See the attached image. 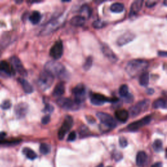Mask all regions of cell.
Instances as JSON below:
<instances>
[{
	"mask_svg": "<svg viewBox=\"0 0 167 167\" xmlns=\"http://www.w3.org/2000/svg\"><path fill=\"white\" fill-rule=\"evenodd\" d=\"M148 67V62L143 59H133L129 62L125 67V71L131 77H135Z\"/></svg>",
	"mask_w": 167,
	"mask_h": 167,
	"instance_id": "1",
	"label": "cell"
},
{
	"mask_svg": "<svg viewBox=\"0 0 167 167\" xmlns=\"http://www.w3.org/2000/svg\"><path fill=\"white\" fill-rule=\"evenodd\" d=\"M44 70L54 77H58L60 79L68 78V73L65 67L62 63L55 61H50L46 63L44 66Z\"/></svg>",
	"mask_w": 167,
	"mask_h": 167,
	"instance_id": "2",
	"label": "cell"
},
{
	"mask_svg": "<svg viewBox=\"0 0 167 167\" xmlns=\"http://www.w3.org/2000/svg\"><path fill=\"white\" fill-rule=\"evenodd\" d=\"M54 81V77L50 74L49 72L44 70L40 74L37 84L40 89L43 91H46L52 86Z\"/></svg>",
	"mask_w": 167,
	"mask_h": 167,
	"instance_id": "3",
	"label": "cell"
},
{
	"mask_svg": "<svg viewBox=\"0 0 167 167\" xmlns=\"http://www.w3.org/2000/svg\"><path fill=\"white\" fill-rule=\"evenodd\" d=\"M150 104V101L148 99H145L139 101L135 105L131 106L129 109V113L132 117L138 116L140 114L148 110Z\"/></svg>",
	"mask_w": 167,
	"mask_h": 167,
	"instance_id": "4",
	"label": "cell"
},
{
	"mask_svg": "<svg viewBox=\"0 0 167 167\" xmlns=\"http://www.w3.org/2000/svg\"><path fill=\"white\" fill-rule=\"evenodd\" d=\"M64 20H65L64 16L62 15L59 16L58 18L52 20V21H50V22H49L47 24H46L43 30L41 31V35H49V33L58 29L59 26L64 22Z\"/></svg>",
	"mask_w": 167,
	"mask_h": 167,
	"instance_id": "5",
	"label": "cell"
},
{
	"mask_svg": "<svg viewBox=\"0 0 167 167\" xmlns=\"http://www.w3.org/2000/svg\"><path fill=\"white\" fill-rule=\"evenodd\" d=\"M57 104L64 110H77L79 109L81 104H78L75 101H72L68 98H59L57 100Z\"/></svg>",
	"mask_w": 167,
	"mask_h": 167,
	"instance_id": "6",
	"label": "cell"
},
{
	"mask_svg": "<svg viewBox=\"0 0 167 167\" xmlns=\"http://www.w3.org/2000/svg\"><path fill=\"white\" fill-rule=\"evenodd\" d=\"M97 117L104 126L107 127L110 129H114L116 127L117 123L115 119L107 113L104 112H97Z\"/></svg>",
	"mask_w": 167,
	"mask_h": 167,
	"instance_id": "7",
	"label": "cell"
},
{
	"mask_svg": "<svg viewBox=\"0 0 167 167\" xmlns=\"http://www.w3.org/2000/svg\"><path fill=\"white\" fill-rule=\"evenodd\" d=\"M72 94L75 96V101L81 104L85 101L86 91L84 84H79L72 89Z\"/></svg>",
	"mask_w": 167,
	"mask_h": 167,
	"instance_id": "8",
	"label": "cell"
},
{
	"mask_svg": "<svg viewBox=\"0 0 167 167\" xmlns=\"http://www.w3.org/2000/svg\"><path fill=\"white\" fill-rule=\"evenodd\" d=\"M91 103L93 105L96 106H101L104 104L105 103L110 102V103H115L118 101V99H110L105 97L102 94H99V93H93L91 95L90 97Z\"/></svg>",
	"mask_w": 167,
	"mask_h": 167,
	"instance_id": "9",
	"label": "cell"
},
{
	"mask_svg": "<svg viewBox=\"0 0 167 167\" xmlns=\"http://www.w3.org/2000/svg\"><path fill=\"white\" fill-rule=\"evenodd\" d=\"M73 125V119L70 116H67L64 119V122L59 129L58 132V138L59 140H63L67 133L72 128Z\"/></svg>",
	"mask_w": 167,
	"mask_h": 167,
	"instance_id": "10",
	"label": "cell"
},
{
	"mask_svg": "<svg viewBox=\"0 0 167 167\" xmlns=\"http://www.w3.org/2000/svg\"><path fill=\"white\" fill-rule=\"evenodd\" d=\"M151 121V116H146L141 119H139L138 121L130 123L128 126V129L130 131H136L140 128H143L144 126L149 124Z\"/></svg>",
	"mask_w": 167,
	"mask_h": 167,
	"instance_id": "11",
	"label": "cell"
},
{
	"mask_svg": "<svg viewBox=\"0 0 167 167\" xmlns=\"http://www.w3.org/2000/svg\"><path fill=\"white\" fill-rule=\"evenodd\" d=\"M63 54V46L61 41H56L52 46L50 50V55L52 58L57 60L62 58Z\"/></svg>",
	"mask_w": 167,
	"mask_h": 167,
	"instance_id": "12",
	"label": "cell"
},
{
	"mask_svg": "<svg viewBox=\"0 0 167 167\" xmlns=\"http://www.w3.org/2000/svg\"><path fill=\"white\" fill-rule=\"evenodd\" d=\"M11 62L12 64V67L20 75L23 77L27 76V71L25 69L24 67L23 66L22 62L16 56H12L11 58Z\"/></svg>",
	"mask_w": 167,
	"mask_h": 167,
	"instance_id": "13",
	"label": "cell"
},
{
	"mask_svg": "<svg viewBox=\"0 0 167 167\" xmlns=\"http://www.w3.org/2000/svg\"><path fill=\"white\" fill-rule=\"evenodd\" d=\"M29 106L27 103H21L18 104L15 108V114L18 119L24 118L28 112Z\"/></svg>",
	"mask_w": 167,
	"mask_h": 167,
	"instance_id": "14",
	"label": "cell"
},
{
	"mask_svg": "<svg viewBox=\"0 0 167 167\" xmlns=\"http://www.w3.org/2000/svg\"><path fill=\"white\" fill-rule=\"evenodd\" d=\"M135 37L136 36L133 33L126 32L118 38L117 41V44L119 46H124L133 41V40L135 39Z\"/></svg>",
	"mask_w": 167,
	"mask_h": 167,
	"instance_id": "15",
	"label": "cell"
},
{
	"mask_svg": "<svg viewBox=\"0 0 167 167\" xmlns=\"http://www.w3.org/2000/svg\"><path fill=\"white\" fill-rule=\"evenodd\" d=\"M102 52L103 53V54L107 58L110 62H113V63H115L118 61V58L116 56V55L114 53V52L111 50V49L109 47V46L106 44H104L103 46H102Z\"/></svg>",
	"mask_w": 167,
	"mask_h": 167,
	"instance_id": "16",
	"label": "cell"
},
{
	"mask_svg": "<svg viewBox=\"0 0 167 167\" xmlns=\"http://www.w3.org/2000/svg\"><path fill=\"white\" fill-rule=\"evenodd\" d=\"M143 3L144 2L141 1V0H137V1H135L132 3L129 13L130 18L134 17L138 15V13L142 7Z\"/></svg>",
	"mask_w": 167,
	"mask_h": 167,
	"instance_id": "17",
	"label": "cell"
},
{
	"mask_svg": "<svg viewBox=\"0 0 167 167\" xmlns=\"http://www.w3.org/2000/svg\"><path fill=\"white\" fill-rule=\"evenodd\" d=\"M148 161V155H147L146 153L140 151H139L136 157V163L138 166L139 167H143L146 165Z\"/></svg>",
	"mask_w": 167,
	"mask_h": 167,
	"instance_id": "18",
	"label": "cell"
},
{
	"mask_svg": "<svg viewBox=\"0 0 167 167\" xmlns=\"http://www.w3.org/2000/svg\"><path fill=\"white\" fill-rule=\"evenodd\" d=\"M0 72H5L9 76H11L15 72L12 65L5 61L0 62Z\"/></svg>",
	"mask_w": 167,
	"mask_h": 167,
	"instance_id": "19",
	"label": "cell"
},
{
	"mask_svg": "<svg viewBox=\"0 0 167 167\" xmlns=\"http://www.w3.org/2000/svg\"><path fill=\"white\" fill-rule=\"evenodd\" d=\"M116 118L119 122L125 123L127 122L129 117V112L125 110H118L115 112Z\"/></svg>",
	"mask_w": 167,
	"mask_h": 167,
	"instance_id": "20",
	"label": "cell"
},
{
	"mask_svg": "<svg viewBox=\"0 0 167 167\" xmlns=\"http://www.w3.org/2000/svg\"><path fill=\"white\" fill-rule=\"evenodd\" d=\"M65 91V87L64 83L59 82L56 86L54 89V91H53L52 95L55 97H59L64 94Z\"/></svg>",
	"mask_w": 167,
	"mask_h": 167,
	"instance_id": "21",
	"label": "cell"
},
{
	"mask_svg": "<svg viewBox=\"0 0 167 167\" xmlns=\"http://www.w3.org/2000/svg\"><path fill=\"white\" fill-rule=\"evenodd\" d=\"M18 82L22 86V88L24 91H25V93L30 94V93H31L33 92V86L30 84L28 81H26V80H25L24 78H19Z\"/></svg>",
	"mask_w": 167,
	"mask_h": 167,
	"instance_id": "22",
	"label": "cell"
},
{
	"mask_svg": "<svg viewBox=\"0 0 167 167\" xmlns=\"http://www.w3.org/2000/svg\"><path fill=\"white\" fill-rule=\"evenodd\" d=\"M85 18L82 16H75L71 18L70 24L76 27H81L85 24Z\"/></svg>",
	"mask_w": 167,
	"mask_h": 167,
	"instance_id": "23",
	"label": "cell"
},
{
	"mask_svg": "<svg viewBox=\"0 0 167 167\" xmlns=\"http://www.w3.org/2000/svg\"><path fill=\"white\" fill-rule=\"evenodd\" d=\"M41 18H42V16L41 13H40L39 11H33L31 13V15L29 17V20L33 24L35 25L40 22V21H41Z\"/></svg>",
	"mask_w": 167,
	"mask_h": 167,
	"instance_id": "24",
	"label": "cell"
},
{
	"mask_svg": "<svg viewBox=\"0 0 167 167\" xmlns=\"http://www.w3.org/2000/svg\"><path fill=\"white\" fill-rule=\"evenodd\" d=\"M23 154L30 160H34L37 157L36 153L29 148H24L22 150Z\"/></svg>",
	"mask_w": 167,
	"mask_h": 167,
	"instance_id": "25",
	"label": "cell"
},
{
	"mask_svg": "<svg viewBox=\"0 0 167 167\" xmlns=\"http://www.w3.org/2000/svg\"><path fill=\"white\" fill-rule=\"evenodd\" d=\"M110 11L112 12L115 13H120L124 11V5L122 3H114L111 5Z\"/></svg>",
	"mask_w": 167,
	"mask_h": 167,
	"instance_id": "26",
	"label": "cell"
},
{
	"mask_svg": "<svg viewBox=\"0 0 167 167\" xmlns=\"http://www.w3.org/2000/svg\"><path fill=\"white\" fill-rule=\"evenodd\" d=\"M150 81V75L148 72H143L142 74L140 76L139 82L142 86L146 87L148 85Z\"/></svg>",
	"mask_w": 167,
	"mask_h": 167,
	"instance_id": "27",
	"label": "cell"
},
{
	"mask_svg": "<svg viewBox=\"0 0 167 167\" xmlns=\"http://www.w3.org/2000/svg\"><path fill=\"white\" fill-rule=\"evenodd\" d=\"M153 107L154 109H166V103L163 99H159L153 103Z\"/></svg>",
	"mask_w": 167,
	"mask_h": 167,
	"instance_id": "28",
	"label": "cell"
},
{
	"mask_svg": "<svg viewBox=\"0 0 167 167\" xmlns=\"http://www.w3.org/2000/svg\"><path fill=\"white\" fill-rule=\"evenodd\" d=\"M119 94L123 99L125 98L128 96L129 94L128 86L126 84H123L120 86V88L119 89Z\"/></svg>",
	"mask_w": 167,
	"mask_h": 167,
	"instance_id": "29",
	"label": "cell"
},
{
	"mask_svg": "<svg viewBox=\"0 0 167 167\" xmlns=\"http://www.w3.org/2000/svg\"><path fill=\"white\" fill-rule=\"evenodd\" d=\"M39 151L43 155H47L51 151V147L49 144L43 143L40 145Z\"/></svg>",
	"mask_w": 167,
	"mask_h": 167,
	"instance_id": "30",
	"label": "cell"
},
{
	"mask_svg": "<svg viewBox=\"0 0 167 167\" xmlns=\"http://www.w3.org/2000/svg\"><path fill=\"white\" fill-rule=\"evenodd\" d=\"M91 8L88 5H83L81 9V11H80V12L81 13V14H82L84 16L83 17L84 18V16H86L89 18L91 14Z\"/></svg>",
	"mask_w": 167,
	"mask_h": 167,
	"instance_id": "31",
	"label": "cell"
},
{
	"mask_svg": "<svg viewBox=\"0 0 167 167\" xmlns=\"http://www.w3.org/2000/svg\"><path fill=\"white\" fill-rule=\"evenodd\" d=\"M153 148L155 152H161L163 150V142L160 139L155 140L153 144Z\"/></svg>",
	"mask_w": 167,
	"mask_h": 167,
	"instance_id": "32",
	"label": "cell"
},
{
	"mask_svg": "<svg viewBox=\"0 0 167 167\" xmlns=\"http://www.w3.org/2000/svg\"><path fill=\"white\" fill-rule=\"evenodd\" d=\"M92 65H93V58L92 57L90 56L87 58L86 61L83 65V68L85 71H89L92 67Z\"/></svg>",
	"mask_w": 167,
	"mask_h": 167,
	"instance_id": "33",
	"label": "cell"
},
{
	"mask_svg": "<svg viewBox=\"0 0 167 167\" xmlns=\"http://www.w3.org/2000/svg\"><path fill=\"white\" fill-rule=\"evenodd\" d=\"M106 24L104 22L101 21V20H98V21H94L93 23V27L95 29H101L103 27H104Z\"/></svg>",
	"mask_w": 167,
	"mask_h": 167,
	"instance_id": "34",
	"label": "cell"
},
{
	"mask_svg": "<svg viewBox=\"0 0 167 167\" xmlns=\"http://www.w3.org/2000/svg\"><path fill=\"white\" fill-rule=\"evenodd\" d=\"M119 146H121L122 148H126V147L128 146V140H127V139L125 137H120L119 138Z\"/></svg>",
	"mask_w": 167,
	"mask_h": 167,
	"instance_id": "35",
	"label": "cell"
},
{
	"mask_svg": "<svg viewBox=\"0 0 167 167\" xmlns=\"http://www.w3.org/2000/svg\"><path fill=\"white\" fill-rule=\"evenodd\" d=\"M54 108L52 105H51L50 104H46L45 107L43 109V112L44 113H46V114H47V113L50 114V113L53 112V111H54Z\"/></svg>",
	"mask_w": 167,
	"mask_h": 167,
	"instance_id": "36",
	"label": "cell"
},
{
	"mask_svg": "<svg viewBox=\"0 0 167 167\" xmlns=\"http://www.w3.org/2000/svg\"><path fill=\"white\" fill-rule=\"evenodd\" d=\"M11 104H12L9 100H6V101H4L2 103V105H1V107L3 110H8L11 107Z\"/></svg>",
	"mask_w": 167,
	"mask_h": 167,
	"instance_id": "37",
	"label": "cell"
},
{
	"mask_svg": "<svg viewBox=\"0 0 167 167\" xmlns=\"http://www.w3.org/2000/svg\"><path fill=\"white\" fill-rule=\"evenodd\" d=\"M113 156H114V159L116 161H120V160H122V159L123 158L122 153L121 152H119L117 151L114 152V153L113 154Z\"/></svg>",
	"mask_w": 167,
	"mask_h": 167,
	"instance_id": "38",
	"label": "cell"
},
{
	"mask_svg": "<svg viewBox=\"0 0 167 167\" xmlns=\"http://www.w3.org/2000/svg\"><path fill=\"white\" fill-rule=\"evenodd\" d=\"M77 138V133L75 131H72L68 136L67 141L69 142H73L75 141Z\"/></svg>",
	"mask_w": 167,
	"mask_h": 167,
	"instance_id": "39",
	"label": "cell"
},
{
	"mask_svg": "<svg viewBox=\"0 0 167 167\" xmlns=\"http://www.w3.org/2000/svg\"><path fill=\"white\" fill-rule=\"evenodd\" d=\"M50 122V116L49 115H46L41 119V122L43 125L48 124Z\"/></svg>",
	"mask_w": 167,
	"mask_h": 167,
	"instance_id": "40",
	"label": "cell"
},
{
	"mask_svg": "<svg viewBox=\"0 0 167 167\" xmlns=\"http://www.w3.org/2000/svg\"><path fill=\"white\" fill-rule=\"evenodd\" d=\"M124 99V101L126 102V103H131L133 101V100H134V97L132 96V94H131V93H129V94L125 98L123 99Z\"/></svg>",
	"mask_w": 167,
	"mask_h": 167,
	"instance_id": "41",
	"label": "cell"
},
{
	"mask_svg": "<svg viewBox=\"0 0 167 167\" xmlns=\"http://www.w3.org/2000/svg\"><path fill=\"white\" fill-rule=\"evenodd\" d=\"M157 2L155 1H148V2H146V5L147 7L151 8V7H154L157 4Z\"/></svg>",
	"mask_w": 167,
	"mask_h": 167,
	"instance_id": "42",
	"label": "cell"
},
{
	"mask_svg": "<svg viewBox=\"0 0 167 167\" xmlns=\"http://www.w3.org/2000/svg\"><path fill=\"white\" fill-rule=\"evenodd\" d=\"M5 136H6V133L5 132H0V144H1L3 141H4V138Z\"/></svg>",
	"mask_w": 167,
	"mask_h": 167,
	"instance_id": "43",
	"label": "cell"
},
{
	"mask_svg": "<svg viewBox=\"0 0 167 167\" xmlns=\"http://www.w3.org/2000/svg\"><path fill=\"white\" fill-rule=\"evenodd\" d=\"M151 167H163V163L161 162H157L153 164Z\"/></svg>",
	"mask_w": 167,
	"mask_h": 167,
	"instance_id": "44",
	"label": "cell"
},
{
	"mask_svg": "<svg viewBox=\"0 0 167 167\" xmlns=\"http://www.w3.org/2000/svg\"><path fill=\"white\" fill-rule=\"evenodd\" d=\"M155 92L154 90L152 89V88H148V90H146V93H148V95H153V93Z\"/></svg>",
	"mask_w": 167,
	"mask_h": 167,
	"instance_id": "45",
	"label": "cell"
},
{
	"mask_svg": "<svg viewBox=\"0 0 167 167\" xmlns=\"http://www.w3.org/2000/svg\"><path fill=\"white\" fill-rule=\"evenodd\" d=\"M158 54L160 56H162V57H166V52L165 51H159L158 52Z\"/></svg>",
	"mask_w": 167,
	"mask_h": 167,
	"instance_id": "46",
	"label": "cell"
},
{
	"mask_svg": "<svg viewBox=\"0 0 167 167\" xmlns=\"http://www.w3.org/2000/svg\"><path fill=\"white\" fill-rule=\"evenodd\" d=\"M96 167H104L103 166V164H100V165H99L97 166H96Z\"/></svg>",
	"mask_w": 167,
	"mask_h": 167,
	"instance_id": "47",
	"label": "cell"
},
{
	"mask_svg": "<svg viewBox=\"0 0 167 167\" xmlns=\"http://www.w3.org/2000/svg\"><path fill=\"white\" fill-rule=\"evenodd\" d=\"M107 167H112V166H107Z\"/></svg>",
	"mask_w": 167,
	"mask_h": 167,
	"instance_id": "48",
	"label": "cell"
},
{
	"mask_svg": "<svg viewBox=\"0 0 167 167\" xmlns=\"http://www.w3.org/2000/svg\"><path fill=\"white\" fill-rule=\"evenodd\" d=\"M0 56H1V53H0Z\"/></svg>",
	"mask_w": 167,
	"mask_h": 167,
	"instance_id": "49",
	"label": "cell"
}]
</instances>
